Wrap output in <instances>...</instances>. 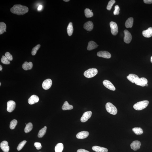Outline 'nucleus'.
<instances>
[{
	"label": "nucleus",
	"instance_id": "72a5a7b5",
	"mask_svg": "<svg viewBox=\"0 0 152 152\" xmlns=\"http://www.w3.org/2000/svg\"><path fill=\"white\" fill-rule=\"evenodd\" d=\"M1 62L3 64H10V61L4 55H3L1 59Z\"/></svg>",
	"mask_w": 152,
	"mask_h": 152
},
{
	"label": "nucleus",
	"instance_id": "79ce46f5",
	"mask_svg": "<svg viewBox=\"0 0 152 152\" xmlns=\"http://www.w3.org/2000/svg\"><path fill=\"white\" fill-rule=\"evenodd\" d=\"M42 6L40 5L39 6L38 8H37V10H39V11H40V10L42 9Z\"/></svg>",
	"mask_w": 152,
	"mask_h": 152
},
{
	"label": "nucleus",
	"instance_id": "9b49d317",
	"mask_svg": "<svg viewBox=\"0 0 152 152\" xmlns=\"http://www.w3.org/2000/svg\"><path fill=\"white\" fill-rule=\"evenodd\" d=\"M141 145V143L138 141H134L130 144V147L134 151L139 149Z\"/></svg>",
	"mask_w": 152,
	"mask_h": 152
},
{
	"label": "nucleus",
	"instance_id": "4c0bfd02",
	"mask_svg": "<svg viewBox=\"0 0 152 152\" xmlns=\"http://www.w3.org/2000/svg\"><path fill=\"white\" fill-rule=\"evenodd\" d=\"M120 8L119 6L117 5L115 6V10L114 12V15H118L119 14Z\"/></svg>",
	"mask_w": 152,
	"mask_h": 152
},
{
	"label": "nucleus",
	"instance_id": "aec40b11",
	"mask_svg": "<svg viewBox=\"0 0 152 152\" xmlns=\"http://www.w3.org/2000/svg\"><path fill=\"white\" fill-rule=\"evenodd\" d=\"M143 35L146 37H150L152 36V28H149L148 29L143 31Z\"/></svg>",
	"mask_w": 152,
	"mask_h": 152
},
{
	"label": "nucleus",
	"instance_id": "ddd939ff",
	"mask_svg": "<svg viewBox=\"0 0 152 152\" xmlns=\"http://www.w3.org/2000/svg\"><path fill=\"white\" fill-rule=\"evenodd\" d=\"M0 148L4 152H9V147L8 146V142L6 141H4L1 143L0 144Z\"/></svg>",
	"mask_w": 152,
	"mask_h": 152
},
{
	"label": "nucleus",
	"instance_id": "2f4dec72",
	"mask_svg": "<svg viewBox=\"0 0 152 152\" xmlns=\"http://www.w3.org/2000/svg\"><path fill=\"white\" fill-rule=\"evenodd\" d=\"M18 122L17 120H14L10 122V128L12 130L14 129L17 124Z\"/></svg>",
	"mask_w": 152,
	"mask_h": 152
},
{
	"label": "nucleus",
	"instance_id": "b1692460",
	"mask_svg": "<svg viewBox=\"0 0 152 152\" xmlns=\"http://www.w3.org/2000/svg\"><path fill=\"white\" fill-rule=\"evenodd\" d=\"M73 105L69 104L68 102L67 101L64 102V105L62 107V109L64 111L67 110H71L73 109Z\"/></svg>",
	"mask_w": 152,
	"mask_h": 152
},
{
	"label": "nucleus",
	"instance_id": "5701e85b",
	"mask_svg": "<svg viewBox=\"0 0 152 152\" xmlns=\"http://www.w3.org/2000/svg\"><path fill=\"white\" fill-rule=\"evenodd\" d=\"M133 22L134 19L133 18H129L125 22V27L127 28H132L133 26Z\"/></svg>",
	"mask_w": 152,
	"mask_h": 152
},
{
	"label": "nucleus",
	"instance_id": "49530a36",
	"mask_svg": "<svg viewBox=\"0 0 152 152\" xmlns=\"http://www.w3.org/2000/svg\"><path fill=\"white\" fill-rule=\"evenodd\" d=\"M145 86H147V87L148 86V84H146Z\"/></svg>",
	"mask_w": 152,
	"mask_h": 152
},
{
	"label": "nucleus",
	"instance_id": "f8f14e48",
	"mask_svg": "<svg viewBox=\"0 0 152 152\" xmlns=\"http://www.w3.org/2000/svg\"><path fill=\"white\" fill-rule=\"evenodd\" d=\"M97 55L99 57L107 59L111 58V54L106 51H100L97 52Z\"/></svg>",
	"mask_w": 152,
	"mask_h": 152
},
{
	"label": "nucleus",
	"instance_id": "09e8293b",
	"mask_svg": "<svg viewBox=\"0 0 152 152\" xmlns=\"http://www.w3.org/2000/svg\"></svg>",
	"mask_w": 152,
	"mask_h": 152
},
{
	"label": "nucleus",
	"instance_id": "c85d7f7f",
	"mask_svg": "<svg viewBox=\"0 0 152 152\" xmlns=\"http://www.w3.org/2000/svg\"><path fill=\"white\" fill-rule=\"evenodd\" d=\"M6 29V25L3 22L0 23V34H3Z\"/></svg>",
	"mask_w": 152,
	"mask_h": 152
},
{
	"label": "nucleus",
	"instance_id": "4468645a",
	"mask_svg": "<svg viewBox=\"0 0 152 152\" xmlns=\"http://www.w3.org/2000/svg\"><path fill=\"white\" fill-rule=\"evenodd\" d=\"M89 135V133L87 131H83L78 133L76 135V138L78 139H83L86 138Z\"/></svg>",
	"mask_w": 152,
	"mask_h": 152
},
{
	"label": "nucleus",
	"instance_id": "dca6fc26",
	"mask_svg": "<svg viewBox=\"0 0 152 152\" xmlns=\"http://www.w3.org/2000/svg\"><path fill=\"white\" fill-rule=\"evenodd\" d=\"M39 98L37 95H34L32 96L28 99V103L30 105H33L39 101Z\"/></svg>",
	"mask_w": 152,
	"mask_h": 152
},
{
	"label": "nucleus",
	"instance_id": "423d86ee",
	"mask_svg": "<svg viewBox=\"0 0 152 152\" xmlns=\"http://www.w3.org/2000/svg\"><path fill=\"white\" fill-rule=\"evenodd\" d=\"M16 104L14 101H9L7 103V111L9 112H11L15 108Z\"/></svg>",
	"mask_w": 152,
	"mask_h": 152
},
{
	"label": "nucleus",
	"instance_id": "1a4fd4ad",
	"mask_svg": "<svg viewBox=\"0 0 152 152\" xmlns=\"http://www.w3.org/2000/svg\"><path fill=\"white\" fill-rule=\"evenodd\" d=\"M52 84L51 80L50 79H47L45 80L43 82L42 86L44 89L47 90L51 88Z\"/></svg>",
	"mask_w": 152,
	"mask_h": 152
},
{
	"label": "nucleus",
	"instance_id": "473e14b6",
	"mask_svg": "<svg viewBox=\"0 0 152 152\" xmlns=\"http://www.w3.org/2000/svg\"><path fill=\"white\" fill-rule=\"evenodd\" d=\"M41 45L40 44H38L36 46L34 47L33 48L31 54L33 55H35L37 53V51L38 50L40 47Z\"/></svg>",
	"mask_w": 152,
	"mask_h": 152
},
{
	"label": "nucleus",
	"instance_id": "412c9836",
	"mask_svg": "<svg viewBox=\"0 0 152 152\" xmlns=\"http://www.w3.org/2000/svg\"><path fill=\"white\" fill-rule=\"evenodd\" d=\"M92 149L94 151L96 152H107L108 150L107 149L98 146H94L92 147Z\"/></svg>",
	"mask_w": 152,
	"mask_h": 152
},
{
	"label": "nucleus",
	"instance_id": "39448f33",
	"mask_svg": "<svg viewBox=\"0 0 152 152\" xmlns=\"http://www.w3.org/2000/svg\"><path fill=\"white\" fill-rule=\"evenodd\" d=\"M110 25L112 34L114 36L116 35L118 32V26L117 24L115 22H111L110 23Z\"/></svg>",
	"mask_w": 152,
	"mask_h": 152
},
{
	"label": "nucleus",
	"instance_id": "bb28decb",
	"mask_svg": "<svg viewBox=\"0 0 152 152\" xmlns=\"http://www.w3.org/2000/svg\"><path fill=\"white\" fill-rule=\"evenodd\" d=\"M84 12L86 17L87 18L91 17L94 15L93 13L92 12V10H90L89 9H85Z\"/></svg>",
	"mask_w": 152,
	"mask_h": 152
},
{
	"label": "nucleus",
	"instance_id": "a18cd8bd",
	"mask_svg": "<svg viewBox=\"0 0 152 152\" xmlns=\"http://www.w3.org/2000/svg\"><path fill=\"white\" fill-rule=\"evenodd\" d=\"M151 61L152 63V56L151 57Z\"/></svg>",
	"mask_w": 152,
	"mask_h": 152
},
{
	"label": "nucleus",
	"instance_id": "f3484780",
	"mask_svg": "<svg viewBox=\"0 0 152 152\" xmlns=\"http://www.w3.org/2000/svg\"><path fill=\"white\" fill-rule=\"evenodd\" d=\"M127 78L129 80L133 83H135L139 78L137 75L134 74H129L127 77Z\"/></svg>",
	"mask_w": 152,
	"mask_h": 152
},
{
	"label": "nucleus",
	"instance_id": "c9c22d12",
	"mask_svg": "<svg viewBox=\"0 0 152 152\" xmlns=\"http://www.w3.org/2000/svg\"><path fill=\"white\" fill-rule=\"evenodd\" d=\"M26 143L27 141L25 140L21 142L19 144L17 147V149L18 151H20V150L22 149L23 148Z\"/></svg>",
	"mask_w": 152,
	"mask_h": 152
},
{
	"label": "nucleus",
	"instance_id": "393cba45",
	"mask_svg": "<svg viewBox=\"0 0 152 152\" xmlns=\"http://www.w3.org/2000/svg\"><path fill=\"white\" fill-rule=\"evenodd\" d=\"M73 23L70 22L69 23L67 28V34L69 36H71L73 34Z\"/></svg>",
	"mask_w": 152,
	"mask_h": 152
},
{
	"label": "nucleus",
	"instance_id": "de8ad7c7",
	"mask_svg": "<svg viewBox=\"0 0 152 152\" xmlns=\"http://www.w3.org/2000/svg\"><path fill=\"white\" fill-rule=\"evenodd\" d=\"M1 85V83H0V86Z\"/></svg>",
	"mask_w": 152,
	"mask_h": 152
},
{
	"label": "nucleus",
	"instance_id": "f257e3e1",
	"mask_svg": "<svg viewBox=\"0 0 152 152\" xmlns=\"http://www.w3.org/2000/svg\"><path fill=\"white\" fill-rule=\"evenodd\" d=\"M12 13L18 15H23L28 12V8L25 6L21 5H15L10 9Z\"/></svg>",
	"mask_w": 152,
	"mask_h": 152
},
{
	"label": "nucleus",
	"instance_id": "6ab92c4d",
	"mask_svg": "<svg viewBox=\"0 0 152 152\" xmlns=\"http://www.w3.org/2000/svg\"><path fill=\"white\" fill-rule=\"evenodd\" d=\"M32 67V63L31 62L28 63V62H25L22 66L23 69L25 70H31Z\"/></svg>",
	"mask_w": 152,
	"mask_h": 152
},
{
	"label": "nucleus",
	"instance_id": "0eeeda50",
	"mask_svg": "<svg viewBox=\"0 0 152 152\" xmlns=\"http://www.w3.org/2000/svg\"><path fill=\"white\" fill-rule=\"evenodd\" d=\"M124 42L126 43H130L132 39L131 34L127 30H124Z\"/></svg>",
	"mask_w": 152,
	"mask_h": 152
},
{
	"label": "nucleus",
	"instance_id": "9d476101",
	"mask_svg": "<svg viewBox=\"0 0 152 152\" xmlns=\"http://www.w3.org/2000/svg\"><path fill=\"white\" fill-rule=\"evenodd\" d=\"M103 84L105 87L111 91H115V87L109 80H105L103 81Z\"/></svg>",
	"mask_w": 152,
	"mask_h": 152
},
{
	"label": "nucleus",
	"instance_id": "a878e982",
	"mask_svg": "<svg viewBox=\"0 0 152 152\" xmlns=\"http://www.w3.org/2000/svg\"><path fill=\"white\" fill-rule=\"evenodd\" d=\"M64 145L62 143H59L57 144L55 147V152H62L64 149Z\"/></svg>",
	"mask_w": 152,
	"mask_h": 152
},
{
	"label": "nucleus",
	"instance_id": "c756f323",
	"mask_svg": "<svg viewBox=\"0 0 152 152\" xmlns=\"http://www.w3.org/2000/svg\"><path fill=\"white\" fill-rule=\"evenodd\" d=\"M46 129H47V127L46 126H45L43 128L39 131L38 134V138H41L43 137L46 133Z\"/></svg>",
	"mask_w": 152,
	"mask_h": 152
},
{
	"label": "nucleus",
	"instance_id": "58836bf2",
	"mask_svg": "<svg viewBox=\"0 0 152 152\" xmlns=\"http://www.w3.org/2000/svg\"><path fill=\"white\" fill-rule=\"evenodd\" d=\"M34 146L35 147L37 150H40L42 148L41 143L39 142H36L34 144Z\"/></svg>",
	"mask_w": 152,
	"mask_h": 152
},
{
	"label": "nucleus",
	"instance_id": "a19ab883",
	"mask_svg": "<svg viewBox=\"0 0 152 152\" xmlns=\"http://www.w3.org/2000/svg\"><path fill=\"white\" fill-rule=\"evenodd\" d=\"M77 152H90L84 149H80L78 150Z\"/></svg>",
	"mask_w": 152,
	"mask_h": 152
},
{
	"label": "nucleus",
	"instance_id": "c03bdc74",
	"mask_svg": "<svg viewBox=\"0 0 152 152\" xmlns=\"http://www.w3.org/2000/svg\"><path fill=\"white\" fill-rule=\"evenodd\" d=\"M64 1H65V2H68L69 1V0H64Z\"/></svg>",
	"mask_w": 152,
	"mask_h": 152
},
{
	"label": "nucleus",
	"instance_id": "37998d69",
	"mask_svg": "<svg viewBox=\"0 0 152 152\" xmlns=\"http://www.w3.org/2000/svg\"><path fill=\"white\" fill-rule=\"evenodd\" d=\"M2 69V66L1 65H0V70L1 71Z\"/></svg>",
	"mask_w": 152,
	"mask_h": 152
},
{
	"label": "nucleus",
	"instance_id": "6e6552de",
	"mask_svg": "<svg viewBox=\"0 0 152 152\" xmlns=\"http://www.w3.org/2000/svg\"><path fill=\"white\" fill-rule=\"evenodd\" d=\"M92 114V112L91 111H87L84 113L81 118V121L83 123L87 121L89 119L91 118Z\"/></svg>",
	"mask_w": 152,
	"mask_h": 152
},
{
	"label": "nucleus",
	"instance_id": "f704fd0d",
	"mask_svg": "<svg viewBox=\"0 0 152 152\" xmlns=\"http://www.w3.org/2000/svg\"><path fill=\"white\" fill-rule=\"evenodd\" d=\"M115 1L114 0H111L110 1L109 3H108L107 6L106 7V9L107 10H110L111 8H112V6L115 4Z\"/></svg>",
	"mask_w": 152,
	"mask_h": 152
},
{
	"label": "nucleus",
	"instance_id": "7ed1b4c3",
	"mask_svg": "<svg viewBox=\"0 0 152 152\" xmlns=\"http://www.w3.org/2000/svg\"><path fill=\"white\" fill-rule=\"evenodd\" d=\"M106 109L109 113L112 115H115L117 113V110L116 108L112 103L110 102L106 103Z\"/></svg>",
	"mask_w": 152,
	"mask_h": 152
},
{
	"label": "nucleus",
	"instance_id": "f03ea898",
	"mask_svg": "<svg viewBox=\"0 0 152 152\" xmlns=\"http://www.w3.org/2000/svg\"><path fill=\"white\" fill-rule=\"evenodd\" d=\"M149 103V101L147 100L139 101L134 105L133 107L136 110H142L145 109L148 106Z\"/></svg>",
	"mask_w": 152,
	"mask_h": 152
},
{
	"label": "nucleus",
	"instance_id": "e433bc0d",
	"mask_svg": "<svg viewBox=\"0 0 152 152\" xmlns=\"http://www.w3.org/2000/svg\"><path fill=\"white\" fill-rule=\"evenodd\" d=\"M5 56L9 61H11L13 60V57L12 55L9 52H7L5 54Z\"/></svg>",
	"mask_w": 152,
	"mask_h": 152
},
{
	"label": "nucleus",
	"instance_id": "4be33fe9",
	"mask_svg": "<svg viewBox=\"0 0 152 152\" xmlns=\"http://www.w3.org/2000/svg\"><path fill=\"white\" fill-rule=\"evenodd\" d=\"M98 45L95 42L93 41H91L89 42L87 49L88 51H91L97 48Z\"/></svg>",
	"mask_w": 152,
	"mask_h": 152
},
{
	"label": "nucleus",
	"instance_id": "cd10ccee",
	"mask_svg": "<svg viewBox=\"0 0 152 152\" xmlns=\"http://www.w3.org/2000/svg\"><path fill=\"white\" fill-rule=\"evenodd\" d=\"M133 131L137 135L142 134L143 133V129L140 127H135L132 129Z\"/></svg>",
	"mask_w": 152,
	"mask_h": 152
},
{
	"label": "nucleus",
	"instance_id": "ea45409f",
	"mask_svg": "<svg viewBox=\"0 0 152 152\" xmlns=\"http://www.w3.org/2000/svg\"><path fill=\"white\" fill-rule=\"evenodd\" d=\"M144 2L146 4H152V0H144Z\"/></svg>",
	"mask_w": 152,
	"mask_h": 152
},
{
	"label": "nucleus",
	"instance_id": "7c9ffc66",
	"mask_svg": "<svg viewBox=\"0 0 152 152\" xmlns=\"http://www.w3.org/2000/svg\"><path fill=\"white\" fill-rule=\"evenodd\" d=\"M33 128V125L32 123H29L26 125L25 127L24 131L25 133H28L32 130Z\"/></svg>",
	"mask_w": 152,
	"mask_h": 152
},
{
	"label": "nucleus",
	"instance_id": "2eb2a0df",
	"mask_svg": "<svg viewBox=\"0 0 152 152\" xmlns=\"http://www.w3.org/2000/svg\"><path fill=\"white\" fill-rule=\"evenodd\" d=\"M147 83H148V80L146 78H139V79L135 83V84L137 85L144 87L145 86L146 84H147Z\"/></svg>",
	"mask_w": 152,
	"mask_h": 152
},
{
	"label": "nucleus",
	"instance_id": "20e7f679",
	"mask_svg": "<svg viewBox=\"0 0 152 152\" xmlns=\"http://www.w3.org/2000/svg\"><path fill=\"white\" fill-rule=\"evenodd\" d=\"M98 70L95 68H91L85 71L84 73L85 77L87 78H91L94 77L97 74Z\"/></svg>",
	"mask_w": 152,
	"mask_h": 152
},
{
	"label": "nucleus",
	"instance_id": "a211bd4d",
	"mask_svg": "<svg viewBox=\"0 0 152 152\" xmlns=\"http://www.w3.org/2000/svg\"><path fill=\"white\" fill-rule=\"evenodd\" d=\"M83 28L85 29L88 31H92L94 28L93 23L90 21L87 22L84 24Z\"/></svg>",
	"mask_w": 152,
	"mask_h": 152
}]
</instances>
